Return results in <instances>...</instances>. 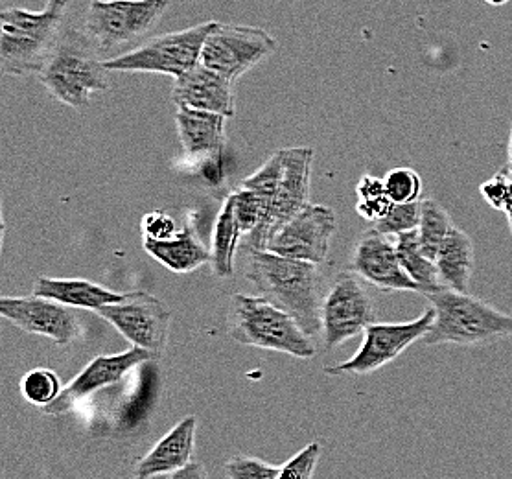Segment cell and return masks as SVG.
Instances as JSON below:
<instances>
[{"label": "cell", "instance_id": "cell-24", "mask_svg": "<svg viewBox=\"0 0 512 479\" xmlns=\"http://www.w3.org/2000/svg\"><path fill=\"white\" fill-rule=\"evenodd\" d=\"M395 249L396 255L400 258V264L408 271V275L413 281L419 282L424 290V295L443 288L437 264L422 251L417 231H409V233L395 236Z\"/></svg>", "mask_w": 512, "mask_h": 479}, {"label": "cell", "instance_id": "cell-2", "mask_svg": "<svg viewBox=\"0 0 512 479\" xmlns=\"http://www.w3.org/2000/svg\"><path fill=\"white\" fill-rule=\"evenodd\" d=\"M85 32L67 30L52 48L39 82L65 106L85 109L94 93L109 87V69Z\"/></svg>", "mask_w": 512, "mask_h": 479}, {"label": "cell", "instance_id": "cell-27", "mask_svg": "<svg viewBox=\"0 0 512 479\" xmlns=\"http://www.w3.org/2000/svg\"><path fill=\"white\" fill-rule=\"evenodd\" d=\"M234 203V214L238 225L245 236L255 233L256 229L266 222L268 201L249 188L242 187L231 194Z\"/></svg>", "mask_w": 512, "mask_h": 479}, {"label": "cell", "instance_id": "cell-20", "mask_svg": "<svg viewBox=\"0 0 512 479\" xmlns=\"http://www.w3.org/2000/svg\"><path fill=\"white\" fill-rule=\"evenodd\" d=\"M34 295L52 299L70 308L100 310L107 304H115L124 299V293L111 292L85 279H50L39 277L34 286Z\"/></svg>", "mask_w": 512, "mask_h": 479}, {"label": "cell", "instance_id": "cell-21", "mask_svg": "<svg viewBox=\"0 0 512 479\" xmlns=\"http://www.w3.org/2000/svg\"><path fill=\"white\" fill-rule=\"evenodd\" d=\"M144 251L175 273L196 271L212 258L190 225L170 240H144Z\"/></svg>", "mask_w": 512, "mask_h": 479}, {"label": "cell", "instance_id": "cell-1", "mask_svg": "<svg viewBox=\"0 0 512 479\" xmlns=\"http://www.w3.org/2000/svg\"><path fill=\"white\" fill-rule=\"evenodd\" d=\"M245 264V277L260 297L295 317L310 338L323 330V299L315 264L260 249H249Z\"/></svg>", "mask_w": 512, "mask_h": 479}, {"label": "cell", "instance_id": "cell-13", "mask_svg": "<svg viewBox=\"0 0 512 479\" xmlns=\"http://www.w3.org/2000/svg\"><path fill=\"white\" fill-rule=\"evenodd\" d=\"M336 214L325 205H306L269 240L264 251L310 264H323L336 233Z\"/></svg>", "mask_w": 512, "mask_h": 479}, {"label": "cell", "instance_id": "cell-10", "mask_svg": "<svg viewBox=\"0 0 512 479\" xmlns=\"http://www.w3.org/2000/svg\"><path fill=\"white\" fill-rule=\"evenodd\" d=\"M279 47L277 39L255 26L218 24L207 37L201 63L210 71L236 82Z\"/></svg>", "mask_w": 512, "mask_h": 479}, {"label": "cell", "instance_id": "cell-32", "mask_svg": "<svg viewBox=\"0 0 512 479\" xmlns=\"http://www.w3.org/2000/svg\"><path fill=\"white\" fill-rule=\"evenodd\" d=\"M142 233L144 240H170L179 233V229L170 214L153 211L142 218Z\"/></svg>", "mask_w": 512, "mask_h": 479}, {"label": "cell", "instance_id": "cell-37", "mask_svg": "<svg viewBox=\"0 0 512 479\" xmlns=\"http://www.w3.org/2000/svg\"><path fill=\"white\" fill-rule=\"evenodd\" d=\"M503 212L507 214V220H509V227H511L512 233V172L511 181H509V192H507V198H505V203H503Z\"/></svg>", "mask_w": 512, "mask_h": 479}, {"label": "cell", "instance_id": "cell-28", "mask_svg": "<svg viewBox=\"0 0 512 479\" xmlns=\"http://www.w3.org/2000/svg\"><path fill=\"white\" fill-rule=\"evenodd\" d=\"M420 209H422V201L393 203L391 211L387 212L380 222L374 223L373 229L385 236H398L409 231H417L420 223Z\"/></svg>", "mask_w": 512, "mask_h": 479}, {"label": "cell", "instance_id": "cell-3", "mask_svg": "<svg viewBox=\"0 0 512 479\" xmlns=\"http://www.w3.org/2000/svg\"><path fill=\"white\" fill-rule=\"evenodd\" d=\"M67 6L69 0H47L41 12L10 8L0 13V63L4 74L30 76L43 71L61 36L59 28Z\"/></svg>", "mask_w": 512, "mask_h": 479}, {"label": "cell", "instance_id": "cell-22", "mask_svg": "<svg viewBox=\"0 0 512 479\" xmlns=\"http://www.w3.org/2000/svg\"><path fill=\"white\" fill-rule=\"evenodd\" d=\"M474 242L468 234L454 227L452 233L444 240L435 264L439 269V279L444 288L455 292L468 293V284L474 271Z\"/></svg>", "mask_w": 512, "mask_h": 479}, {"label": "cell", "instance_id": "cell-29", "mask_svg": "<svg viewBox=\"0 0 512 479\" xmlns=\"http://www.w3.org/2000/svg\"><path fill=\"white\" fill-rule=\"evenodd\" d=\"M385 192L393 203H413L422 196V179L413 168H395L384 177Z\"/></svg>", "mask_w": 512, "mask_h": 479}, {"label": "cell", "instance_id": "cell-19", "mask_svg": "<svg viewBox=\"0 0 512 479\" xmlns=\"http://www.w3.org/2000/svg\"><path fill=\"white\" fill-rule=\"evenodd\" d=\"M225 120L209 111L177 107L175 124L188 157H218L225 146Z\"/></svg>", "mask_w": 512, "mask_h": 479}, {"label": "cell", "instance_id": "cell-15", "mask_svg": "<svg viewBox=\"0 0 512 479\" xmlns=\"http://www.w3.org/2000/svg\"><path fill=\"white\" fill-rule=\"evenodd\" d=\"M0 316L24 332L52 339L58 345H69L80 336V323L70 306L45 297H2Z\"/></svg>", "mask_w": 512, "mask_h": 479}, {"label": "cell", "instance_id": "cell-17", "mask_svg": "<svg viewBox=\"0 0 512 479\" xmlns=\"http://www.w3.org/2000/svg\"><path fill=\"white\" fill-rule=\"evenodd\" d=\"M233 83L223 78L222 74L210 71L199 61L194 69L175 78L172 98L177 107L209 111L231 118L236 111Z\"/></svg>", "mask_w": 512, "mask_h": 479}, {"label": "cell", "instance_id": "cell-33", "mask_svg": "<svg viewBox=\"0 0 512 479\" xmlns=\"http://www.w3.org/2000/svg\"><path fill=\"white\" fill-rule=\"evenodd\" d=\"M511 172V164H509V166H503L496 176L489 179L487 183H483L481 188H479L483 199L489 203L492 209H496V211H503V203H505L507 192H509Z\"/></svg>", "mask_w": 512, "mask_h": 479}, {"label": "cell", "instance_id": "cell-26", "mask_svg": "<svg viewBox=\"0 0 512 479\" xmlns=\"http://www.w3.org/2000/svg\"><path fill=\"white\" fill-rule=\"evenodd\" d=\"M21 391L30 404L43 409L59 397L63 387H61L58 374L54 373L52 369L39 367L24 376L23 382H21Z\"/></svg>", "mask_w": 512, "mask_h": 479}, {"label": "cell", "instance_id": "cell-14", "mask_svg": "<svg viewBox=\"0 0 512 479\" xmlns=\"http://www.w3.org/2000/svg\"><path fill=\"white\" fill-rule=\"evenodd\" d=\"M350 271L385 292H413L424 295L419 282L413 281L400 264L395 242H391L389 236L378 233L373 227L361 234L354 247L350 258Z\"/></svg>", "mask_w": 512, "mask_h": 479}, {"label": "cell", "instance_id": "cell-36", "mask_svg": "<svg viewBox=\"0 0 512 479\" xmlns=\"http://www.w3.org/2000/svg\"><path fill=\"white\" fill-rule=\"evenodd\" d=\"M170 479H209L205 474V468L199 463H188L187 467L179 468Z\"/></svg>", "mask_w": 512, "mask_h": 479}, {"label": "cell", "instance_id": "cell-40", "mask_svg": "<svg viewBox=\"0 0 512 479\" xmlns=\"http://www.w3.org/2000/svg\"><path fill=\"white\" fill-rule=\"evenodd\" d=\"M135 479H137V478H135Z\"/></svg>", "mask_w": 512, "mask_h": 479}, {"label": "cell", "instance_id": "cell-8", "mask_svg": "<svg viewBox=\"0 0 512 479\" xmlns=\"http://www.w3.org/2000/svg\"><path fill=\"white\" fill-rule=\"evenodd\" d=\"M435 321V308H426L417 319L408 323H371L363 330V343L347 362L326 367L330 376L339 374H371L387 363L395 362L402 352L430 332Z\"/></svg>", "mask_w": 512, "mask_h": 479}, {"label": "cell", "instance_id": "cell-38", "mask_svg": "<svg viewBox=\"0 0 512 479\" xmlns=\"http://www.w3.org/2000/svg\"><path fill=\"white\" fill-rule=\"evenodd\" d=\"M485 2H489L492 6H503V4H507L509 0H485Z\"/></svg>", "mask_w": 512, "mask_h": 479}, {"label": "cell", "instance_id": "cell-31", "mask_svg": "<svg viewBox=\"0 0 512 479\" xmlns=\"http://www.w3.org/2000/svg\"><path fill=\"white\" fill-rule=\"evenodd\" d=\"M229 479H279L280 468L256 457L236 456L227 463Z\"/></svg>", "mask_w": 512, "mask_h": 479}, {"label": "cell", "instance_id": "cell-7", "mask_svg": "<svg viewBox=\"0 0 512 479\" xmlns=\"http://www.w3.org/2000/svg\"><path fill=\"white\" fill-rule=\"evenodd\" d=\"M168 6L170 0H94L83 32L100 54H107L148 36Z\"/></svg>", "mask_w": 512, "mask_h": 479}, {"label": "cell", "instance_id": "cell-34", "mask_svg": "<svg viewBox=\"0 0 512 479\" xmlns=\"http://www.w3.org/2000/svg\"><path fill=\"white\" fill-rule=\"evenodd\" d=\"M391 207H393V201L387 194L378 196V198L358 199V203H356V211L361 218L373 223L380 222L385 214L391 211Z\"/></svg>", "mask_w": 512, "mask_h": 479}, {"label": "cell", "instance_id": "cell-12", "mask_svg": "<svg viewBox=\"0 0 512 479\" xmlns=\"http://www.w3.org/2000/svg\"><path fill=\"white\" fill-rule=\"evenodd\" d=\"M369 293L354 273H341L323 299V338L328 349H336L374 323Z\"/></svg>", "mask_w": 512, "mask_h": 479}, {"label": "cell", "instance_id": "cell-16", "mask_svg": "<svg viewBox=\"0 0 512 479\" xmlns=\"http://www.w3.org/2000/svg\"><path fill=\"white\" fill-rule=\"evenodd\" d=\"M155 358H157L155 354L139 347H131L129 351L113 354V356H98L70 382L69 386L63 387L59 397L52 404H48L47 408H43V413L47 415L69 413L70 409L80 404L85 398L102 391L104 387L118 384L120 380H124V376L131 369H135L142 363L152 362Z\"/></svg>", "mask_w": 512, "mask_h": 479}, {"label": "cell", "instance_id": "cell-9", "mask_svg": "<svg viewBox=\"0 0 512 479\" xmlns=\"http://www.w3.org/2000/svg\"><path fill=\"white\" fill-rule=\"evenodd\" d=\"M96 314L111 323L133 347L161 356L170 336L172 312L152 293H124V299L102 306Z\"/></svg>", "mask_w": 512, "mask_h": 479}, {"label": "cell", "instance_id": "cell-30", "mask_svg": "<svg viewBox=\"0 0 512 479\" xmlns=\"http://www.w3.org/2000/svg\"><path fill=\"white\" fill-rule=\"evenodd\" d=\"M321 452L323 446L317 441L304 446L299 454H295L284 467H280L279 479H312Z\"/></svg>", "mask_w": 512, "mask_h": 479}, {"label": "cell", "instance_id": "cell-11", "mask_svg": "<svg viewBox=\"0 0 512 479\" xmlns=\"http://www.w3.org/2000/svg\"><path fill=\"white\" fill-rule=\"evenodd\" d=\"M314 150L312 148H288L284 150V174L269 205L268 218L255 233L247 236L249 249L264 251L269 240L280 229L303 211L310 198V174H312Z\"/></svg>", "mask_w": 512, "mask_h": 479}, {"label": "cell", "instance_id": "cell-4", "mask_svg": "<svg viewBox=\"0 0 512 479\" xmlns=\"http://www.w3.org/2000/svg\"><path fill=\"white\" fill-rule=\"evenodd\" d=\"M435 308V321L424 345H481L512 336V316L470 293L439 288L424 295Z\"/></svg>", "mask_w": 512, "mask_h": 479}, {"label": "cell", "instance_id": "cell-25", "mask_svg": "<svg viewBox=\"0 0 512 479\" xmlns=\"http://www.w3.org/2000/svg\"><path fill=\"white\" fill-rule=\"evenodd\" d=\"M455 225L441 203L435 199H422V209H420V223L417 233H419L420 247L422 251L435 260L444 240L448 234L452 233Z\"/></svg>", "mask_w": 512, "mask_h": 479}, {"label": "cell", "instance_id": "cell-35", "mask_svg": "<svg viewBox=\"0 0 512 479\" xmlns=\"http://www.w3.org/2000/svg\"><path fill=\"white\" fill-rule=\"evenodd\" d=\"M358 192V199H371L378 198V196H385L384 179L374 176H363L356 187Z\"/></svg>", "mask_w": 512, "mask_h": 479}, {"label": "cell", "instance_id": "cell-39", "mask_svg": "<svg viewBox=\"0 0 512 479\" xmlns=\"http://www.w3.org/2000/svg\"><path fill=\"white\" fill-rule=\"evenodd\" d=\"M509 164L512 166V128H511V141H509Z\"/></svg>", "mask_w": 512, "mask_h": 479}, {"label": "cell", "instance_id": "cell-23", "mask_svg": "<svg viewBox=\"0 0 512 479\" xmlns=\"http://www.w3.org/2000/svg\"><path fill=\"white\" fill-rule=\"evenodd\" d=\"M244 236L236 214L231 196H227L223 203L222 211L214 223L212 231V247H210V264L216 277L229 279L234 275V257L240 244V238Z\"/></svg>", "mask_w": 512, "mask_h": 479}, {"label": "cell", "instance_id": "cell-5", "mask_svg": "<svg viewBox=\"0 0 512 479\" xmlns=\"http://www.w3.org/2000/svg\"><path fill=\"white\" fill-rule=\"evenodd\" d=\"M231 336L234 341L293 358H314L312 338L295 317L260 295L236 293L231 304Z\"/></svg>", "mask_w": 512, "mask_h": 479}, {"label": "cell", "instance_id": "cell-18", "mask_svg": "<svg viewBox=\"0 0 512 479\" xmlns=\"http://www.w3.org/2000/svg\"><path fill=\"white\" fill-rule=\"evenodd\" d=\"M196 426L198 421L194 415H188L183 421L177 422L172 432L166 433L163 439L153 446L152 452H148L140 459L139 465L135 468L137 479L159 478L187 467L190 457L194 454Z\"/></svg>", "mask_w": 512, "mask_h": 479}, {"label": "cell", "instance_id": "cell-6", "mask_svg": "<svg viewBox=\"0 0 512 479\" xmlns=\"http://www.w3.org/2000/svg\"><path fill=\"white\" fill-rule=\"evenodd\" d=\"M218 24L209 21L181 32L153 37L122 56L105 59V67L111 72H150L179 78L201 61L205 41Z\"/></svg>", "mask_w": 512, "mask_h": 479}]
</instances>
